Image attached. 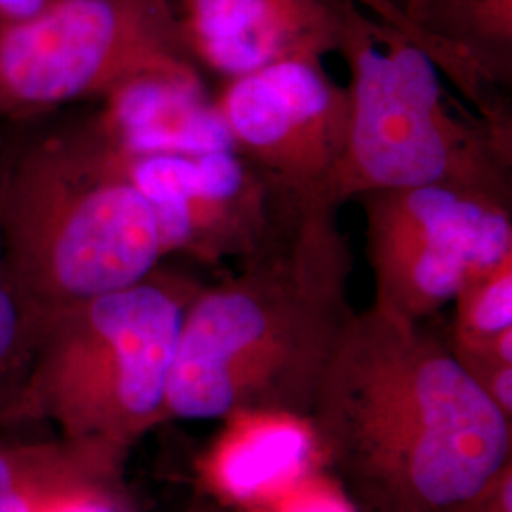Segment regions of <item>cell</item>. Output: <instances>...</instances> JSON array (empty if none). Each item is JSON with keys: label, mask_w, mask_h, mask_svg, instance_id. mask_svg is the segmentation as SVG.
Segmentation results:
<instances>
[{"label": "cell", "mask_w": 512, "mask_h": 512, "mask_svg": "<svg viewBox=\"0 0 512 512\" xmlns=\"http://www.w3.org/2000/svg\"><path fill=\"white\" fill-rule=\"evenodd\" d=\"M323 469L361 512H440L512 459V421L429 321L357 311L310 414Z\"/></svg>", "instance_id": "cell-1"}, {"label": "cell", "mask_w": 512, "mask_h": 512, "mask_svg": "<svg viewBox=\"0 0 512 512\" xmlns=\"http://www.w3.org/2000/svg\"><path fill=\"white\" fill-rule=\"evenodd\" d=\"M327 194L184 311L167 421L268 410L310 418L355 308L353 255Z\"/></svg>", "instance_id": "cell-2"}, {"label": "cell", "mask_w": 512, "mask_h": 512, "mask_svg": "<svg viewBox=\"0 0 512 512\" xmlns=\"http://www.w3.org/2000/svg\"><path fill=\"white\" fill-rule=\"evenodd\" d=\"M0 255L33 315L131 287L167 256L156 207L95 122L38 139L6 165Z\"/></svg>", "instance_id": "cell-3"}, {"label": "cell", "mask_w": 512, "mask_h": 512, "mask_svg": "<svg viewBox=\"0 0 512 512\" xmlns=\"http://www.w3.org/2000/svg\"><path fill=\"white\" fill-rule=\"evenodd\" d=\"M200 287L190 275L158 268L126 289L35 313L6 425L48 421L61 439L128 458L167 421L179 330Z\"/></svg>", "instance_id": "cell-4"}, {"label": "cell", "mask_w": 512, "mask_h": 512, "mask_svg": "<svg viewBox=\"0 0 512 512\" xmlns=\"http://www.w3.org/2000/svg\"><path fill=\"white\" fill-rule=\"evenodd\" d=\"M338 54L351 76L349 131L330 202L435 184L512 202V128L463 109L414 40L346 0Z\"/></svg>", "instance_id": "cell-5"}, {"label": "cell", "mask_w": 512, "mask_h": 512, "mask_svg": "<svg viewBox=\"0 0 512 512\" xmlns=\"http://www.w3.org/2000/svg\"><path fill=\"white\" fill-rule=\"evenodd\" d=\"M147 78L203 82L173 0H52L0 31V120Z\"/></svg>", "instance_id": "cell-6"}, {"label": "cell", "mask_w": 512, "mask_h": 512, "mask_svg": "<svg viewBox=\"0 0 512 512\" xmlns=\"http://www.w3.org/2000/svg\"><path fill=\"white\" fill-rule=\"evenodd\" d=\"M365 215L374 306L429 321L459 291L512 255V202L459 186L374 190Z\"/></svg>", "instance_id": "cell-7"}, {"label": "cell", "mask_w": 512, "mask_h": 512, "mask_svg": "<svg viewBox=\"0 0 512 512\" xmlns=\"http://www.w3.org/2000/svg\"><path fill=\"white\" fill-rule=\"evenodd\" d=\"M135 184L156 207L165 255L183 253L203 264L255 255L274 241L310 196L239 156L236 150L207 154H129Z\"/></svg>", "instance_id": "cell-8"}, {"label": "cell", "mask_w": 512, "mask_h": 512, "mask_svg": "<svg viewBox=\"0 0 512 512\" xmlns=\"http://www.w3.org/2000/svg\"><path fill=\"white\" fill-rule=\"evenodd\" d=\"M213 103L239 156L300 196L327 194L348 145L349 92L321 59L228 78Z\"/></svg>", "instance_id": "cell-9"}, {"label": "cell", "mask_w": 512, "mask_h": 512, "mask_svg": "<svg viewBox=\"0 0 512 512\" xmlns=\"http://www.w3.org/2000/svg\"><path fill=\"white\" fill-rule=\"evenodd\" d=\"M175 10L198 67L228 80L338 52L346 0H179Z\"/></svg>", "instance_id": "cell-10"}, {"label": "cell", "mask_w": 512, "mask_h": 512, "mask_svg": "<svg viewBox=\"0 0 512 512\" xmlns=\"http://www.w3.org/2000/svg\"><path fill=\"white\" fill-rule=\"evenodd\" d=\"M222 423L198 473L203 494L224 509L274 512L302 476L323 467L310 418L253 410Z\"/></svg>", "instance_id": "cell-11"}, {"label": "cell", "mask_w": 512, "mask_h": 512, "mask_svg": "<svg viewBox=\"0 0 512 512\" xmlns=\"http://www.w3.org/2000/svg\"><path fill=\"white\" fill-rule=\"evenodd\" d=\"M126 459L71 440L0 439V512H114Z\"/></svg>", "instance_id": "cell-12"}, {"label": "cell", "mask_w": 512, "mask_h": 512, "mask_svg": "<svg viewBox=\"0 0 512 512\" xmlns=\"http://www.w3.org/2000/svg\"><path fill=\"white\" fill-rule=\"evenodd\" d=\"M95 126L129 154H207L234 150L203 82L147 78L105 99Z\"/></svg>", "instance_id": "cell-13"}, {"label": "cell", "mask_w": 512, "mask_h": 512, "mask_svg": "<svg viewBox=\"0 0 512 512\" xmlns=\"http://www.w3.org/2000/svg\"><path fill=\"white\" fill-rule=\"evenodd\" d=\"M450 346H478L512 329V255L469 281L454 298Z\"/></svg>", "instance_id": "cell-14"}, {"label": "cell", "mask_w": 512, "mask_h": 512, "mask_svg": "<svg viewBox=\"0 0 512 512\" xmlns=\"http://www.w3.org/2000/svg\"><path fill=\"white\" fill-rule=\"evenodd\" d=\"M33 340V317L0 255V403L18 387Z\"/></svg>", "instance_id": "cell-15"}, {"label": "cell", "mask_w": 512, "mask_h": 512, "mask_svg": "<svg viewBox=\"0 0 512 512\" xmlns=\"http://www.w3.org/2000/svg\"><path fill=\"white\" fill-rule=\"evenodd\" d=\"M450 349L480 391L512 421V329L486 344Z\"/></svg>", "instance_id": "cell-16"}, {"label": "cell", "mask_w": 512, "mask_h": 512, "mask_svg": "<svg viewBox=\"0 0 512 512\" xmlns=\"http://www.w3.org/2000/svg\"><path fill=\"white\" fill-rule=\"evenodd\" d=\"M274 512H361L338 480L323 467L302 476L279 499Z\"/></svg>", "instance_id": "cell-17"}, {"label": "cell", "mask_w": 512, "mask_h": 512, "mask_svg": "<svg viewBox=\"0 0 512 512\" xmlns=\"http://www.w3.org/2000/svg\"><path fill=\"white\" fill-rule=\"evenodd\" d=\"M440 512H512V459L503 463L475 492Z\"/></svg>", "instance_id": "cell-18"}, {"label": "cell", "mask_w": 512, "mask_h": 512, "mask_svg": "<svg viewBox=\"0 0 512 512\" xmlns=\"http://www.w3.org/2000/svg\"><path fill=\"white\" fill-rule=\"evenodd\" d=\"M368 16L385 21L403 31L406 18L418 0H351Z\"/></svg>", "instance_id": "cell-19"}, {"label": "cell", "mask_w": 512, "mask_h": 512, "mask_svg": "<svg viewBox=\"0 0 512 512\" xmlns=\"http://www.w3.org/2000/svg\"><path fill=\"white\" fill-rule=\"evenodd\" d=\"M52 0H0V31L33 18Z\"/></svg>", "instance_id": "cell-20"}, {"label": "cell", "mask_w": 512, "mask_h": 512, "mask_svg": "<svg viewBox=\"0 0 512 512\" xmlns=\"http://www.w3.org/2000/svg\"><path fill=\"white\" fill-rule=\"evenodd\" d=\"M186 512H226V509H222L217 501L203 495V497H198Z\"/></svg>", "instance_id": "cell-21"}]
</instances>
